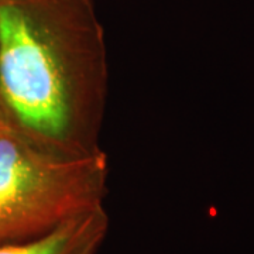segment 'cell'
<instances>
[{
	"mask_svg": "<svg viewBox=\"0 0 254 254\" xmlns=\"http://www.w3.org/2000/svg\"><path fill=\"white\" fill-rule=\"evenodd\" d=\"M105 83L92 0H0V98L27 134L69 154L98 150Z\"/></svg>",
	"mask_w": 254,
	"mask_h": 254,
	"instance_id": "obj_1",
	"label": "cell"
},
{
	"mask_svg": "<svg viewBox=\"0 0 254 254\" xmlns=\"http://www.w3.org/2000/svg\"><path fill=\"white\" fill-rule=\"evenodd\" d=\"M106 154H69L0 116V246L41 236L103 205Z\"/></svg>",
	"mask_w": 254,
	"mask_h": 254,
	"instance_id": "obj_2",
	"label": "cell"
},
{
	"mask_svg": "<svg viewBox=\"0 0 254 254\" xmlns=\"http://www.w3.org/2000/svg\"><path fill=\"white\" fill-rule=\"evenodd\" d=\"M109 229L102 206L64 220L41 236L0 246V254H98Z\"/></svg>",
	"mask_w": 254,
	"mask_h": 254,
	"instance_id": "obj_3",
	"label": "cell"
},
{
	"mask_svg": "<svg viewBox=\"0 0 254 254\" xmlns=\"http://www.w3.org/2000/svg\"><path fill=\"white\" fill-rule=\"evenodd\" d=\"M3 115H9V113H7V110H6L3 102H1V98H0V116H3Z\"/></svg>",
	"mask_w": 254,
	"mask_h": 254,
	"instance_id": "obj_4",
	"label": "cell"
}]
</instances>
